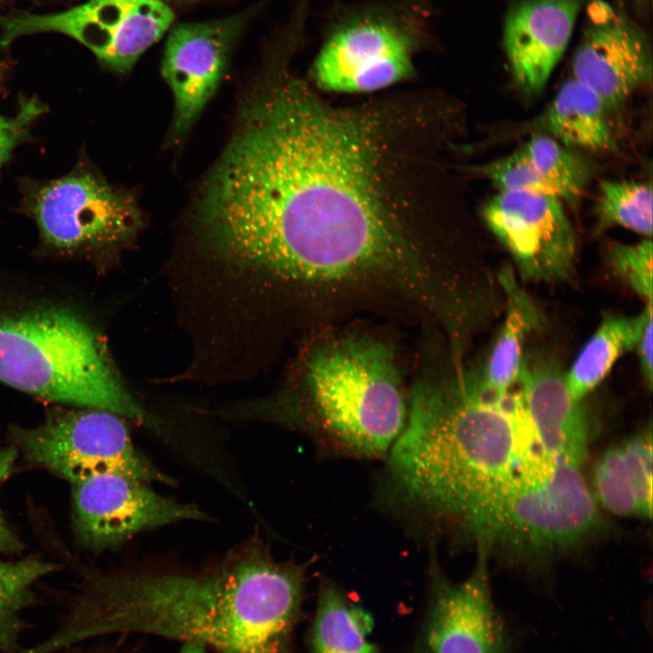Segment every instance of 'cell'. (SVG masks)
Here are the masks:
<instances>
[{
  "label": "cell",
  "instance_id": "obj_8",
  "mask_svg": "<svg viewBox=\"0 0 653 653\" xmlns=\"http://www.w3.org/2000/svg\"><path fill=\"white\" fill-rule=\"evenodd\" d=\"M11 436L28 459L72 483L106 473L173 483L136 448L124 418L109 411L51 410L36 426L12 427Z\"/></svg>",
  "mask_w": 653,
  "mask_h": 653
},
{
  "label": "cell",
  "instance_id": "obj_12",
  "mask_svg": "<svg viewBox=\"0 0 653 653\" xmlns=\"http://www.w3.org/2000/svg\"><path fill=\"white\" fill-rule=\"evenodd\" d=\"M588 15L573 57V78L594 91L609 114L650 83L651 46L636 24L606 2L592 1Z\"/></svg>",
  "mask_w": 653,
  "mask_h": 653
},
{
  "label": "cell",
  "instance_id": "obj_10",
  "mask_svg": "<svg viewBox=\"0 0 653 653\" xmlns=\"http://www.w3.org/2000/svg\"><path fill=\"white\" fill-rule=\"evenodd\" d=\"M72 485L74 530L81 543L92 550L116 547L144 531L206 518L195 505L119 473L95 474Z\"/></svg>",
  "mask_w": 653,
  "mask_h": 653
},
{
  "label": "cell",
  "instance_id": "obj_34",
  "mask_svg": "<svg viewBox=\"0 0 653 653\" xmlns=\"http://www.w3.org/2000/svg\"><path fill=\"white\" fill-rule=\"evenodd\" d=\"M158 1H161V2H164V3H166V1H168V0H158Z\"/></svg>",
  "mask_w": 653,
  "mask_h": 653
},
{
  "label": "cell",
  "instance_id": "obj_21",
  "mask_svg": "<svg viewBox=\"0 0 653 653\" xmlns=\"http://www.w3.org/2000/svg\"><path fill=\"white\" fill-rule=\"evenodd\" d=\"M372 618L362 609L350 605L330 584L319 591L313 627L314 653H377L367 640Z\"/></svg>",
  "mask_w": 653,
  "mask_h": 653
},
{
  "label": "cell",
  "instance_id": "obj_17",
  "mask_svg": "<svg viewBox=\"0 0 653 653\" xmlns=\"http://www.w3.org/2000/svg\"><path fill=\"white\" fill-rule=\"evenodd\" d=\"M516 384L543 450L553 457L581 462L587 450L588 417L581 400L570 393L559 365L541 356H526Z\"/></svg>",
  "mask_w": 653,
  "mask_h": 653
},
{
  "label": "cell",
  "instance_id": "obj_30",
  "mask_svg": "<svg viewBox=\"0 0 653 653\" xmlns=\"http://www.w3.org/2000/svg\"><path fill=\"white\" fill-rule=\"evenodd\" d=\"M16 458L17 448L15 445H5L0 443V489L12 473ZM17 545L0 507V553L14 551Z\"/></svg>",
  "mask_w": 653,
  "mask_h": 653
},
{
  "label": "cell",
  "instance_id": "obj_19",
  "mask_svg": "<svg viewBox=\"0 0 653 653\" xmlns=\"http://www.w3.org/2000/svg\"><path fill=\"white\" fill-rule=\"evenodd\" d=\"M500 281L507 298L506 315L480 378L487 392L504 396L517 383L524 342L539 326L540 317L534 302L517 283L511 269L502 271Z\"/></svg>",
  "mask_w": 653,
  "mask_h": 653
},
{
  "label": "cell",
  "instance_id": "obj_2",
  "mask_svg": "<svg viewBox=\"0 0 653 653\" xmlns=\"http://www.w3.org/2000/svg\"><path fill=\"white\" fill-rule=\"evenodd\" d=\"M303 575L304 567L277 561L252 544L205 573L93 577L49 645L59 650L136 632L198 642L217 653H291Z\"/></svg>",
  "mask_w": 653,
  "mask_h": 653
},
{
  "label": "cell",
  "instance_id": "obj_14",
  "mask_svg": "<svg viewBox=\"0 0 653 653\" xmlns=\"http://www.w3.org/2000/svg\"><path fill=\"white\" fill-rule=\"evenodd\" d=\"M240 24L239 17L185 23L169 33L161 73L174 97L175 138L187 132L215 93Z\"/></svg>",
  "mask_w": 653,
  "mask_h": 653
},
{
  "label": "cell",
  "instance_id": "obj_4",
  "mask_svg": "<svg viewBox=\"0 0 653 653\" xmlns=\"http://www.w3.org/2000/svg\"><path fill=\"white\" fill-rule=\"evenodd\" d=\"M408 414V392L394 345L368 333H319L298 351L281 387L220 412L313 432L349 453L391 449Z\"/></svg>",
  "mask_w": 653,
  "mask_h": 653
},
{
  "label": "cell",
  "instance_id": "obj_24",
  "mask_svg": "<svg viewBox=\"0 0 653 653\" xmlns=\"http://www.w3.org/2000/svg\"><path fill=\"white\" fill-rule=\"evenodd\" d=\"M652 186L638 181L603 180L597 214L601 225H616L651 238Z\"/></svg>",
  "mask_w": 653,
  "mask_h": 653
},
{
  "label": "cell",
  "instance_id": "obj_18",
  "mask_svg": "<svg viewBox=\"0 0 653 653\" xmlns=\"http://www.w3.org/2000/svg\"><path fill=\"white\" fill-rule=\"evenodd\" d=\"M608 115L596 93L571 78L561 85L533 126L537 133L571 149L613 151L616 142Z\"/></svg>",
  "mask_w": 653,
  "mask_h": 653
},
{
  "label": "cell",
  "instance_id": "obj_5",
  "mask_svg": "<svg viewBox=\"0 0 653 653\" xmlns=\"http://www.w3.org/2000/svg\"><path fill=\"white\" fill-rule=\"evenodd\" d=\"M0 382L29 395L112 412L149 427L104 336L78 294L40 276L0 268Z\"/></svg>",
  "mask_w": 653,
  "mask_h": 653
},
{
  "label": "cell",
  "instance_id": "obj_27",
  "mask_svg": "<svg viewBox=\"0 0 653 653\" xmlns=\"http://www.w3.org/2000/svg\"><path fill=\"white\" fill-rule=\"evenodd\" d=\"M477 172L491 180L499 191H524L558 198L555 190L535 171L519 149L506 157L478 167Z\"/></svg>",
  "mask_w": 653,
  "mask_h": 653
},
{
  "label": "cell",
  "instance_id": "obj_7",
  "mask_svg": "<svg viewBox=\"0 0 653 653\" xmlns=\"http://www.w3.org/2000/svg\"><path fill=\"white\" fill-rule=\"evenodd\" d=\"M25 206L46 253L96 268L113 261L141 226L133 197L87 169L28 186Z\"/></svg>",
  "mask_w": 653,
  "mask_h": 653
},
{
  "label": "cell",
  "instance_id": "obj_33",
  "mask_svg": "<svg viewBox=\"0 0 653 653\" xmlns=\"http://www.w3.org/2000/svg\"><path fill=\"white\" fill-rule=\"evenodd\" d=\"M637 1H638L639 3H648V2H650V0H637Z\"/></svg>",
  "mask_w": 653,
  "mask_h": 653
},
{
  "label": "cell",
  "instance_id": "obj_32",
  "mask_svg": "<svg viewBox=\"0 0 653 653\" xmlns=\"http://www.w3.org/2000/svg\"><path fill=\"white\" fill-rule=\"evenodd\" d=\"M179 653H207V648L198 642L187 641Z\"/></svg>",
  "mask_w": 653,
  "mask_h": 653
},
{
  "label": "cell",
  "instance_id": "obj_6",
  "mask_svg": "<svg viewBox=\"0 0 653 653\" xmlns=\"http://www.w3.org/2000/svg\"><path fill=\"white\" fill-rule=\"evenodd\" d=\"M580 463L561 455L551 468L521 470L484 502L468 531L484 546L498 541L537 553L580 543L600 524Z\"/></svg>",
  "mask_w": 653,
  "mask_h": 653
},
{
  "label": "cell",
  "instance_id": "obj_1",
  "mask_svg": "<svg viewBox=\"0 0 653 653\" xmlns=\"http://www.w3.org/2000/svg\"><path fill=\"white\" fill-rule=\"evenodd\" d=\"M204 180L190 244L251 315L382 297L428 310L447 281L436 245L445 112L428 90L334 105L283 66L244 95Z\"/></svg>",
  "mask_w": 653,
  "mask_h": 653
},
{
  "label": "cell",
  "instance_id": "obj_23",
  "mask_svg": "<svg viewBox=\"0 0 653 653\" xmlns=\"http://www.w3.org/2000/svg\"><path fill=\"white\" fill-rule=\"evenodd\" d=\"M55 569L41 559L28 558L15 561L0 560V650L17 651L22 628L20 613L31 601L34 583Z\"/></svg>",
  "mask_w": 653,
  "mask_h": 653
},
{
  "label": "cell",
  "instance_id": "obj_15",
  "mask_svg": "<svg viewBox=\"0 0 653 653\" xmlns=\"http://www.w3.org/2000/svg\"><path fill=\"white\" fill-rule=\"evenodd\" d=\"M463 581L440 580L425 631L426 653H510L506 624L494 606L485 552Z\"/></svg>",
  "mask_w": 653,
  "mask_h": 653
},
{
  "label": "cell",
  "instance_id": "obj_29",
  "mask_svg": "<svg viewBox=\"0 0 653 653\" xmlns=\"http://www.w3.org/2000/svg\"><path fill=\"white\" fill-rule=\"evenodd\" d=\"M44 110L43 104L32 98L22 101L20 108L15 115L0 114V169Z\"/></svg>",
  "mask_w": 653,
  "mask_h": 653
},
{
  "label": "cell",
  "instance_id": "obj_20",
  "mask_svg": "<svg viewBox=\"0 0 653 653\" xmlns=\"http://www.w3.org/2000/svg\"><path fill=\"white\" fill-rule=\"evenodd\" d=\"M652 316V304L634 317L607 315L565 374L570 393L582 400L608 375L619 357L634 349L645 324Z\"/></svg>",
  "mask_w": 653,
  "mask_h": 653
},
{
  "label": "cell",
  "instance_id": "obj_28",
  "mask_svg": "<svg viewBox=\"0 0 653 653\" xmlns=\"http://www.w3.org/2000/svg\"><path fill=\"white\" fill-rule=\"evenodd\" d=\"M621 444L639 517L652 515V432L651 426L629 437Z\"/></svg>",
  "mask_w": 653,
  "mask_h": 653
},
{
  "label": "cell",
  "instance_id": "obj_26",
  "mask_svg": "<svg viewBox=\"0 0 653 653\" xmlns=\"http://www.w3.org/2000/svg\"><path fill=\"white\" fill-rule=\"evenodd\" d=\"M613 272L634 291L652 304V241L646 238L635 244L613 243L608 249Z\"/></svg>",
  "mask_w": 653,
  "mask_h": 653
},
{
  "label": "cell",
  "instance_id": "obj_3",
  "mask_svg": "<svg viewBox=\"0 0 653 653\" xmlns=\"http://www.w3.org/2000/svg\"><path fill=\"white\" fill-rule=\"evenodd\" d=\"M544 453L518 390L497 396L480 375L457 371L412 385L388 469L405 504L466 529L488 498Z\"/></svg>",
  "mask_w": 653,
  "mask_h": 653
},
{
  "label": "cell",
  "instance_id": "obj_16",
  "mask_svg": "<svg viewBox=\"0 0 653 653\" xmlns=\"http://www.w3.org/2000/svg\"><path fill=\"white\" fill-rule=\"evenodd\" d=\"M585 0H522L506 16L503 46L512 77L526 93L543 89L570 40Z\"/></svg>",
  "mask_w": 653,
  "mask_h": 653
},
{
  "label": "cell",
  "instance_id": "obj_11",
  "mask_svg": "<svg viewBox=\"0 0 653 653\" xmlns=\"http://www.w3.org/2000/svg\"><path fill=\"white\" fill-rule=\"evenodd\" d=\"M482 215L522 278L537 282L569 278L576 241L560 200L531 192L499 191L484 205Z\"/></svg>",
  "mask_w": 653,
  "mask_h": 653
},
{
  "label": "cell",
  "instance_id": "obj_31",
  "mask_svg": "<svg viewBox=\"0 0 653 653\" xmlns=\"http://www.w3.org/2000/svg\"><path fill=\"white\" fill-rule=\"evenodd\" d=\"M652 316L647 320L638 344L637 350L641 374L647 386H652Z\"/></svg>",
  "mask_w": 653,
  "mask_h": 653
},
{
  "label": "cell",
  "instance_id": "obj_22",
  "mask_svg": "<svg viewBox=\"0 0 653 653\" xmlns=\"http://www.w3.org/2000/svg\"><path fill=\"white\" fill-rule=\"evenodd\" d=\"M519 151L555 190L557 197L575 207L590 180L589 163L573 149L555 139L536 133Z\"/></svg>",
  "mask_w": 653,
  "mask_h": 653
},
{
  "label": "cell",
  "instance_id": "obj_25",
  "mask_svg": "<svg viewBox=\"0 0 653 653\" xmlns=\"http://www.w3.org/2000/svg\"><path fill=\"white\" fill-rule=\"evenodd\" d=\"M594 482L597 496L605 508L619 516L639 517L621 444L610 447L598 461Z\"/></svg>",
  "mask_w": 653,
  "mask_h": 653
},
{
  "label": "cell",
  "instance_id": "obj_13",
  "mask_svg": "<svg viewBox=\"0 0 653 653\" xmlns=\"http://www.w3.org/2000/svg\"><path fill=\"white\" fill-rule=\"evenodd\" d=\"M413 74L408 36L391 24L365 22L344 27L326 41L312 66L311 83L325 92L366 93Z\"/></svg>",
  "mask_w": 653,
  "mask_h": 653
},
{
  "label": "cell",
  "instance_id": "obj_9",
  "mask_svg": "<svg viewBox=\"0 0 653 653\" xmlns=\"http://www.w3.org/2000/svg\"><path fill=\"white\" fill-rule=\"evenodd\" d=\"M172 10L158 0H88L47 15L0 17V46L26 34L56 32L83 44L110 69L129 71L171 27Z\"/></svg>",
  "mask_w": 653,
  "mask_h": 653
}]
</instances>
